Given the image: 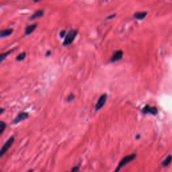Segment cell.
Segmentation results:
<instances>
[{
	"label": "cell",
	"instance_id": "9c48e42d",
	"mask_svg": "<svg viewBox=\"0 0 172 172\" xmlns=\"http://www.w3.org/2000/svg\"><path fill=\"white\" fill-rule=\"evenodd\" d=\"M147 14L146 11H137L134 14V17L137 20H143L146 17Z\"/></svg>",
	"mask_w": 172,
	"mask_h": 172
},
{
	"label": "cell",
	"instance_id": "7a4b0ae2",
	"mask_svg": "<svg viewBox=\"0 0 172 172\" xmlns=\"http://www.w3.org/2000/svg\"><path fill=\"white\" fill-rule=\"evenodd\" d=\"M77 34V31L75 30H71L69 32H68L67 34L65 36V40L63 41V45L64 46H68L70 45L73 42L74 40H75V38L76 37Z\"/></svg>",
	"mask_w": 172,
	"mask_h": 172
},
{
	"label": "cell",
	"instance_id": "7402d4cb",
	"mask_svg": "<svg viewBox=\"0 0 172 172\" xmlns=\"http://www.w3.org/2000/svg\"><path fill=\"white\" fill-rule=\"evenodd\" d=\"M41 1V0H34V1H36V2H37V1Z\"/></svg>",
	"mask_w": 172,
	"mask_h": 172
},
{
	"label": "cell",
	"instance_id": "2e32d148",
	"mask_svg": "<svg viewBox=\"0 0 172 172\" xmlns=\"http://www.w3.org/2000/svg\"><path fill=\"white\" fill-rule=\"evenodd\" d=\"M75 98V95H74V94H70L69 96L67 97V102H71V101L73 100V99Z\"/></svg>",
	"mask_w": 172,
	"mask_h": 172
},
{
	"label": "cell",
	"instance_id": "5bb4252c",
	"mask_svg": "<svg viewBox=\"0 0 172 172\" xmlns=\"http://www.w3.org/2000/svg\"><path fill=\"white\" fill-rule=\"evenodd\" d=\"M26 53L25 52H23L22 53H20V55L17 56L16 61H23L24 59L26 58Z\"/></svg>",
	"mask_w": 172,
	"mask_h": 172
},
{
	"label": "cell",
	"instance_id": "8fae6325",
	"mask_svg": "<svg viewBox=\"0 0 172 172\" xmlns=\"http://www.w3.org/2000/svg\"><path fill=\"white\" fill-rule=\"evenodd\" d=\"M43 14H44L43 10H38L32 15L30 19V20H34V19L41 18V17L43 16Z\"/></svg>",
	"mask_w": 172,
	"mask_h": 172
},
{
	"label": "cell",
	"instance_id": "6da1fadb",
	"mask_svg": "<svg viewBox=\"0 0 172 172\" xmlns=\"http://www.w3.org/2000/svg\"><path fill=\"white\" fill-rule=\"evenodd\" d=\"M136 157H137L136 154L132 153L131 155H129L125 156V157L122 158L121 161L118 163V165L117 166V167L116 168L114 172H119L120 169H121L122 167H124V166H125L127 163H129L132 161H133V160L136 158Z\"/></svg>",
	"mask_w": 172,
	"mask_h": 172
},
{
	"label": "cell",
	"instance_id": "ac0fdd59",
	"mask_svg": "<svg viewBox=\"0 0 172 172\" xmlns=\"http://www.w3.org/2000/svg\"><path fill=\"white\" fill-rule=\"evenodd\" d=\"M65 30H63L60 32V37L61 38H63L65 36Z\"/></svg>",
	"mask_w": 172,
	"mask_h": 172
},
{
	"label": "cell",
	"instance_id": "3957f363",
	"mask_svg": "<svg viewBox=\"0 0 172 172\" xmlns=\"http://www.w3.org/2000/svg\"><path fill=\"white\" fill-rule=\"evenodd\" d=\"M14 138L13 137H11L5 143V144L3 145V147H1V149H0V157H1V156H3V155L7 152V151L10 148L11 145H12L13 143H14Z\"/></svg>",
	"mask_w": 172,
	"mask_h": 172
},
{
	"label": "cell",
	"instance_id": "e0dca14e",
	"mask_svg": "<svg viewBox=\"0 0 172 172\" xmlns=\"http://www.w3.org/2000/svg\"><path fill=\"white\" fill-rule=\"evenodd\" d=\"M78 171H79V167L77 166H75V167L72 168L71 172H78Z\"/></svg>",
	"mask_w": 172,
	"mask_h": 172
},
{
	"label": "cell",
	"instance_id": "7c38bea8",
	"mask_svg": "<svg viewBox=\"0 0 172 172\" xmlns=\"http://www.w3.org/2000/svg\"><path fill=\"white\" fill-rule=\"evenodd\" d=\"M171 161H172V155H168L167 157L163 160V162L161 163V165L163 166V167H167V166H168L170 163H171Z\"/></svg>",
	"mask_w": 172,
	"mask_h": 172
},
{
	"label": "cell",
	"instance_id": "5b68a950",
	"mask_svg": "<svg viewBox=\"0 0 172 172\" xmlns=\"http://www.w3.org/2000/svg\"><path fill=\"white\" fill-rule=\"evenodd\" d=\"M142 112L143 114H151L152 115H156L157 114L158 110L156 107L149 106V105H146L142 109Z\"/></svg>",
	"mask_w": 172,
	"mask_h": 172
},
{
	"label": "cell",
	"instance_id": "8992f818",
	"mask_svg": "<svg viewBox=\"0 0 172 172\" xmlns=\"http://www.w3.org/2000/svg\"><path fill=\"white\" fill-rule=\"evenodd\" d=\"M29 117L28 114L27 112H22L20 113H19L18 115L16 116V117L15 118V119L13 120V123L14 124H18L19 122H22V120H24Z\"/></svg>",
	"mask_w": 172,
	"mask_h": 172
},
{
	"label": "cell",
	"instance_id": "44dd1931",
	"mask_svg": "<svg viewBox=\"0 0 172 172\" xmlns=\"http://www.w3.org/2000/svg\"><path fill=\"white\" fill-rule=\"evenodd\" d=\"M27 172H33V170H32V169H30V170H28V171Z\"/></svg>",
	"mask_w": 172,
	"mask_h": 172
},
{
	"label": "cell",
	"instance_id": "ba28073f",
	"mask_svg": "<svg viewBox=\"0 0 172 172\" xmlns=\"http://www.w3.org/2000/svg\"><path fill=\"white\" fill-rule=\"evenodd\" d=\"M13 32V29L8 28V29H5L3 30H0V38H4L6 36H10Z\"/></svg>",
	"mask_w": 172,
	"mask_h": 172
},
{
	"label": "cell",
	"instance_id": "4fadbf2b",
	"mask_svg": "<svg viewBox=\"0 0 172 172\" xmlns=\"http://www.w3.org/2000/svg\"><path fill=\"white\" fill-rule=\"evenodd\" d=\"M12 52V51H7V52H6V53H1V54H0V63H1V62H2V61L4 60V59L6 58V57L8 56V55L10 54V53Z\"/></svg>",
	"mask_w": 172,
	"mask_h": 172
},
{
	"label": "cell",
	"instance_id": "277c9868",
	"mask_svg": "<svg viewBox=\"0 0 172 172\" xmlns=\"http://www.w3.org/2000/svg\"><path fill=\"white\" fill-rule=\"evenodd\" d=\"M107 97H108V95H107L106 93H104V94H102L99 97L97 104L95 105V110H96V111L100 110V109L104 106V105L105 104V103H106L107 100Z\"/></svg>",
	"mask_w": 172,
	"mask_h": 172
},
{
	"label": "cell",
	"instance_id": "30bf717a",
	"mask_svg": "<svg viewBox=\"0 0 172 172\" xmlns=\"http://www.w3.org/2000/svg\"><path fill=\"white\" fill-rule=\"evenodd\" d=\"M36 26H37V25H36V24H31V25L28 26L26 28V30H25L26 35H29V34H32V32H34V30L36 28Z\"/></svg>",
	"mask_w": 172,
	"mask_h": 172
},
{
	"label": "cell",
	"instance_id": "9a60e30c",
	"mask_svg": "<svg viewBox=\"0 0 172 172\" xmlns=\"http://www.w3.org/2000/svg\"><path fill=\"white\" fill-rule=\"evenodd\" d=\"M5 127H6V124L3 121H0V135H1L3 133Z\"/></svg>",
	"mask_w": 172,
	"mask_h": 172
},
{
	"label": "cell",
	"instance_id": "ffe728a7",
	"mask_svg": "<svg viewBox=\"0 0 172 172\" xmlns=\"http://www.w3.org/2000/svg\"><path fill=\"white\" fill-rule=\"evenodd\" d=\"M114 16H115V15H112V16H110L111 17H108V19H109V18H114Z\"/></svg>",
	"mask_w": 172,
	"mask_h": 172
},
{
	"label": "cell",
	"instance_id": "d6986e66",
	"mask_svg": "<svg viewBox=\"0 0 172 172\" xmlns=\"http://www.w3.org/2000/svg\"><path fill=\"white\" fill-rule=\"evenodd\" d=\"M3 112H4V109L2 108H0V115H1V114H2Z\"/></svg>",
	"mask_w": 172,
	"mask_h": 172
},
{
	"label": "cell",
	"instance_id": "52a82bcc",
	"mask_svg": "<svg viewBox=\"0 0 172 172\" xmlns=\"http://www.w3.org/2000/svg\"><path fill=\"white\" fill-rule=\"evenodd\" d=\"M122 56H123V52L121 50H118L116 51V52L114 53L113 55H112L111 59H110V61L112 63L116 62V61H118L120 60L122 58Z\"/></svg>",
	"mask_w": 172,
	"mask_h": 172
}]
</instances>
